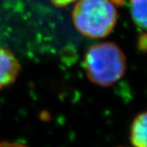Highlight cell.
<instances>
[{"label": "cell", "mask_w": 147, "mask_h": 147, "mask_svg": "<svg viewBox=\"0 0 147 147\" xmlns=\"http://www.w3.org/2000/svg\"><path fill=\"white\" fill-rule=\"evenodd\" d=\"M84 69L91 82L108 87L122 78L127 69V61L116 44L103 42L88 49L84 57Z\"/></svg>", "instance_id": "obj_1"}, {"label": "cell", "mask_w": 147, "mask_h": 147, "mask_svg": "<svg viewBox=\"0 0 147 147\" xmlns=\"http://www.w3.org/2000/svg\"><path fill=\"white\" fill-rule=\"evenodd\" d=\"M117 11L111 0H78L72 12L76 28L86 37H107L117 23Z\"/></svg>", "instance_id": "obj_2"}, {"label": "cell", "mask_w": 147, "mask_h": 147, "mask_svg": "<svg viewBox=\"0 0 147 147\" xmlns=\"http://www.w3.org/2000/svg\"><path fill=\"white\" fill-rule=\"evenodd\" d=\"M20 63L11 51L0 47V90L16 80L20 73Z\"/></svg>", "instance_id": "obj_3"}, {"label": "cell", "mask_w": 147, "mask_h": 147, "mask_svg": "<svg viewBox=\"0 0 147 147\" xmlns=\"http://www.w3.org/2000/svg\"><path fill=\"white\" fill-rule=\"evenodd\" d=\"M146 113L138 115L131 126L130 141L134 147H147L146 145Z\"/></svg>", "instance_id": "obj_4"}, {"label": "cell", "mask_w": 147, "mask_h": 147, "mask_svg": "<svg viewBox=\"0 0 147 147\" xmlns=\"http://www.w3.org/2000/svg\"><path fill=\"white\" fill-rule=\"evenodd\" d=\"M130 11L135 24L142 32L146 28V0H130Z\"/></svg>", "instance_id": "obj_5"}, {"label": "cell", "mask_w": 147, "mask_h": 147, "mask_svg": "<svg viewBox=\"0 0 147 147\" xmlns=\"http://www.w3.org/2000/svg\"><path fill=\"white\" fill-rule=\"evenodd\" d=\"M146 34L145 32H142L138 38V48L142 52H145L146 51Z\"/></svg>", "instance_id": "obj_6"}, {"label": "cell", "mask_w": 147, "mask_h": 147, "mask_svg": "<svg viewBox=\"0 0 147 147\" xmlns=\"http://www.w3.org/2000/svg\"><path fill=\"white\" fill-rule=\"evenodd\" d=\"M76 0H51V2L54 5L58 7H64L67 6L72 3H74Z\"/></svg>", "instance_id": "obj_7"}, {"label": "cell", "mask_w": 147, "mask_h": 147, "mask_svg": "<svg viewBox=\"0 0 147 147\" xmlns=\"http://www.w3.org/2000/svg\"><path fill=\"white\" fill-rule=\"evenodd\" d=\"M0 147H28L24 144L13 143V142H1L0 143Z\"/></svg>", "instance_id": "obj_8"}]
</instances>
